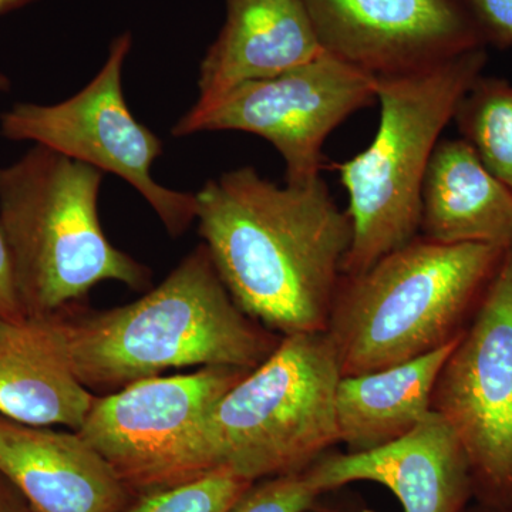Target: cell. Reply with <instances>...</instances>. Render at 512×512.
<instances>
[{
	"mask_svg": "<svg viewBox=\"0 0 512 512\" xmlns=\"http://www.w3.org/2000/svg\"><path fill=\"white\" fill-rule=\"evenodd\" d=\"M195 198L198 232L239 308L281 336L325 332L353 228L323 178L279 187L241 167Z\"/></svg>",
	"mask_w": 512,
	"mask_h": 512,
	"instance_id": "1",
	"label": "cell"
},
{
	"mask_svg": "<svg viewBox=\"0 0 512 512\" xmlns=\"http://www.w3.org/2000/svg\"><path fill=\"white\" fill-rule=\"evenodd\" d=\"M56 318L77 379L106 394L174 367L252 370L282 339L239 308L204 244L143 298Z\"/></svg>",
	"mask_w": 512,
	"mask_h": 512,
	"instance_id": "2",
	"label": "cell"
},
{
	"mask_svg": "<svg viewBox=\"0 0 512 512\" xmlns=\"http://www.w3.org/2000/svg\"><path fill=\"white\" fill-rule=\"evenodd\" d=\"M508 249L417 235L359 275H342L326 325L340 375L444 348L466 332Z\"/></svg>",
	"mask_w": 512,
	"mask_h": 512,
	"instance_id": "3",
	"label": "cell"
},
{
	"mask_svg": "<svg viewBox=\"0 0 512 512\" xmlns=\"http://www.w3.org/2000/svg\"><path fill=\"white\" fill-rule=\"evenodd\" d=\"M103 178L92 165L37 144L0 168V228L26 315L70 311L101 282L136 291L150 285V269L101 228Z\"/></svg>",
	"mask_w": 512,
	"mask_h": 512,
	"instance_id": "4",
	"label": "cell"
},
{
	"mask_svg": "<svg viewBox=\"0 0 512 512\" xmlns=\"http://www.w3.org/2000/svg\"><path fill=\"white\" fill-rule=\"evenodd\" d=\"M487 60V50L478 49L419 72L377 79L376 136L362 153L335 164L353 228L343 275L362 274L419 235L431 156Z\"/></svg>",
	"mask_w": 512,
	"mask_h": 512,
	"instance_id": "5",
	"label": "cell"
},
{
	"mask_svg": "<svg viewBox=\"0 0 512 512\" xmlns=\"http://www.w3.org/2000/svg\"><path fill=\"white\" fill-rule=\"evenodd\" d=\"M340 377L325 332L282 336L271 356L207 414L204 437L212 467L252 483L311 467L339 443Z\"/></svg>",
	"mask_w": 512,
	"mask_h": 512,
	"instance_id": "6",
	"label": "cell"
},
{
	"mask_svg": "<svg viewBox=\"0 0 512 512\" xmlns=\"http://www.w3.org/2000/svg\"><path fill=\"white\" fill-rule=\"evenodd\" d=\"M249 370L207 366L156 376L96 396L77 433L100 454L133 497L215 471L204 437L212 406Z\"/></svg>",
	"mask_w": 512,
	"mask_h": 512,
	"instance_id": "7",
	"label": "cell"
},
{
	"mask_svg": "<svg viewBox=\"0 0 512 512\" xmlns=\"http://www.w3.org/2000/svg\"><path fill=\"white\" fill-rule=\"evenodd\" d=\"M130 32L111 42L100 72L79 93L56 104L16 103L0 116L2 136L32 141L127 181L140 192L171 237L197 221L195 194L171 190L151 175L163 141L134 119L123 92Z\"/></svg>",
	"mask_w": 512,
	"mask_h": 512,
	"instance_id": "8",
	"label": "cell"
},
{
	"mask_svg": "<svg viewBox=\"0 0 512 512\" xmlns=\"http://www.w3.org/2000/svg\"><path fill=\"white\" fill-rule=\"evenodd\" d=\"M431 412L466 451L474 503L512 505V248L441 367Z\"/></svg>",
	"mask_w": 512,
	"mask_h": 512,
	"instance_id": "9",
	"label": "cell"
},
{
	"mask_svg": "<svg viewBox=\"0 0 512 512\" xmlns=\"http://www.w3.org/2000/svg\"><path fill=\"white\" fill-rule=\"evenodd\" d=\"M372 74L323 52L289 72L241 84L178 137L244 131L265 138L285 163V184L319 180L323 146L356 111L376 100Z\"/></svg>",
	"mask_w": 512,
	"mask_h": 512,
	"instance_id": "10",
	"label": "cell"
},
{
	"mask_svg": "<svg viewBox=\"0 0 512 512\" xmlns=\"http://www.w3.org/2000/svg\"><path fill=\"white\" fill-rule=\"evenodd\" d=\"M329 55L373 77L419 72L485 49L468 0H302Z\"/></svg>",
	"mask_w": 512,
	"mask_h": 512,
	"instance_id": "11",
	"label": "cell"
},
{
	"mask_svg": "<svg viewBox=\"0 0 512 512\" xmlns=\"http://www.w3.org/2000/svg\"><path fill=\"white\" fill-rule=\"evenodd\" d=\"M309 471L322 493L353 483L383 485L403 512H464L474 501L466 451L434 412L402 439L362 453L330 450Z\"/></svg>",
	"mask_w": 512,
	"mask_h": 512,
	"instance_id": "12",
	"label": "cell"
},
{
	"mask_svg": "<svg viewBox=\"0 0 512 512\" xmlns=\"http://www.w3.org/2000/svg\"><path fill=\"white\" fill-rule=\"evenodd\" d=\"M323 52L302 0H225L224 26L201 62L197 103L173 136L241 84L279 76Z\"/></svg>",
	"mask_w": 512,
	"mask_h": 512,
	"instance_id": "13",
	"label": "cell"
},
{
	"mask_svg": "<svg viewBox=\"0 0 512 512\" xmlns=\"http://www.w3.org/2000/svg\"><path fill=\"white\" fill-rule=\"evenodd\" d=\"M0 473L35 512H120L133 495L77 431L0 414Z\"/></svg>",
	"mask_w": 512,
	"mask_h": 512,
	"instance_id": "14",
	"label": "cell"
},
{
	"mask_svg": "<svg viewBox=\"0 0 512 512\" xmlns=\"http://www.w3.org/2000/svg\"><path fill=\"white\" fill-rule=\"evenodd\" d=\"M96 394L73 372L56 315L0 319V414L79 431Z\"/></svg>",
	"mask_w": 512,
	"mask_h": 512,
	"instance_id": "15",
	"label": "cell"
},
{
	"mask_svg": "<svg viewBox=\"0 0 512 512\" xmlns=\"http://www.w3.org/2000/svg\"><path fill=\"white\" fill-rule=\"evenodd\" d=\"M419 235L441 244L512 248V191L463 138H441L431 156Z\"/></svg>",
	"mask_w": 512,
	"mask_h": 512,
	"instance_id": "16",
	"label": "cell"
},
{
	"mask_svg": "<svg viewBox=\"0 0 512 512\" xmlns=\"http://www.w3.org/2000/svg\"><path fill=\"white\" fill-rule=\"evenodd\" d=\"M460 338L400 365L340 377L336 426L339 443L345 444L348 453L386 446L419 426L431 412V397L441 367Z\"/></svg>",
	"mask_w": 512,
	"mask_h": 512,
	"instance_id": "17",
	"label": "cell"
},
{
	"mask_svg": "<svg viewBox=\"0 0 512 512\" xmlns=\"http://www.w3.org/2000/svg\"><path fill=\"white\" fill-rule=\"evenodd\" d=\"M453 121L460 138L512 191V84L481 74L458 103Z\"/></svg>",
	"mask_w": 512,
	"mask_h": 512,
	"instance_id": "18",
	"label": "cell"
},
{
	"mask_svg": "<svg viewBox=\"0 0 512 512\" xmlns=\"http://www.w3.org/2000/svg\"><path fill=\"white\" fill-rule=\"evenodd\" d=\"M252 484L221 468L188 483L136 495L120 512H228Z\"/></svg>",
	"mask_w": 512,
	"mask_h": 512,
	"instance_id": "19",
	"label": "cell"
},
{
	"mask_svg": "<svg viewBox=\"0 0 512 512\" xmlns=\"http://www.w3.org/2000/svg\"><path fill=\"white\" fill-rule=\"evenodd\" d=\"M322 494L306 468L256 481L228 512H305Z\"/></svg>",
	"mask_w": 512,
	"mask_h": 512,
	"instance_id": "20",
	"label": "cell"
},
{
	"mask_svg": "<svg viewBox=\"0 0 512 512\" xmlns=\"http://www.w3.org/2000/svg\"><path fill=\"white\" fill-rule=\"evenodd\" d=\"M488 46L512 47V0H468Z\"/></svg>",
	"mask_w": 512,
	"mask_h": 512,
	"instance_id": "21",
	"label": "cell"
},
{
	"mask_svg": "<svg viewBox=\"0 0 512 512\" xmlns=\"http://www.w3.org/2000/svg\"><path fill=\"white\" fill-rule=\"evenodd\" d=\"M25 315L16 288L8 244L0 228V319H16Z\"/></svg>",
	"mask_w": 512,
	"mask_h": 512,
	"instance_id": "22",
	"label": "cell"
},
{
	"mask_svg": "<svg viewBox=\"0 0 512 512\" xmlns=\"http://www.w3.org/2000/svg\"><path fill=\"white\" fill-rule=\"evenodd\" d=\"M305 512H377L359 497L345 494L343 488L320 495L316 503Z\"/></svg>",
	"mask_w": 512,
	"mask_h": 512,
	"instance_id": "23",
	"label": "cell"
},
{
	"mask_svg": "<svg viewBox=\"0 0 512 512\" xmlns=\"http://www.w3.org/2000/svg\"><path fill=\"white\" fill-rule=\"evenodd\" d=\"M0 512H35L22 493L0 473Z\"/></svg>",
	"mask_w": 512,
	"mask_h": 512,
	"instance_id": "24",
	"label": "cell"
},
{
	"mask_svg": "<svg viewBox=\"0 0 512 512\" xmlns=\"http://www.w3.org/2000/svg\"><path fill=\"white\" fill-rule=\"evenodd\" d=\"M33 2L36 0H0V16L13 12V10L25 8Z\"/></svg>",
	"mask_w": 512,
	"mask_h": 512,
	"instance_id": "25",
	"label": "cell"
},
{
	"mask_svg": "<svg viewBox=\"0 0 512 512\" xmlns=\"http://www.w3.org/2000/svg\"><path fill=\"white\" fill-rule=\"evenodd\" d=\"M464 512H512L511 507H491V505H484L478 503H471Z\"/></svg>",
	"mask_w": 512,
	"mask_h": 512,
	"instance_id": "26",
	"label": "cell"
},
{
	"mask_svg": "<svg viewBox=\"0 0 512 512\" xmlns=\"http://www.w3.org/2000/svg\"><path fill=\"white\" fill-rule=\"evenodd\" d=\"M9 89V79L6 76H3L0 73V90H8Z\"/></svg>",
	"mask_w": 512,
	"mask_h": 512,
	"instance_id": "27",
	"label": "cell"
}]
</instances>
